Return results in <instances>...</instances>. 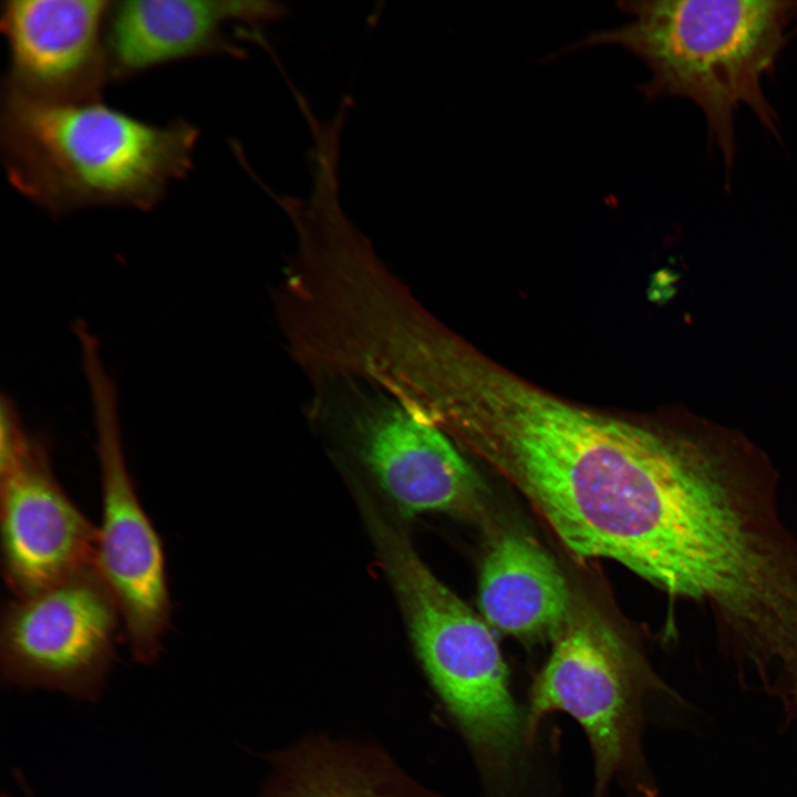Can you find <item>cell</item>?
I'll use <instances>...</instances> for the list:
<instances>
[{"label":"cell","instance_id":"obj_2","mask_svg":"<svg viewBox=\"0 0 797 797\" xmlns=\"http://www.w3.org/2000/svg\"><path fill=\"white\" fill-rule=\"evenodd\" d=\"M198 131L139 121L100 100L50 102L4 89L0 144L8 178L54 215L92 206L149 210L187 175Z\"/></svg>","mask_w":797,"mask_h":797},{"label":"cell","instance_id":"obj_15","mask_svg":"<svg viewBox=\"0 0 797 797\" xmlns=\"http://www.w3.org/2000/svg\"><path fill=\"white\" fill-rule=\"evenodd\" d=\"M2 797H11V796H9V795H3Z\"/></svg>","mask_w":797,"mask_h":797},{"label":"cell","instance_id":"obj_12","mask_svg":"<svg viewBox=\"0 0 797 797\" xmlns=\"http://www.w3.org/2000/svg\"><path fill=\"white\" fill-rule=\"evenodd\" d=\"M486 623L522 639L558 636L571 621V598L556 561L534 540L500 536L487 552L479 579Z\"/></svg>","mask_w":797,"mask_h":797},{"label":"cell","instance_id":"obj_5","mask_svg":"<svg viewBox=\"0 0 797 797\" xmlns=\"http://www.w3.org/2000/svg\"><path fill=\"white\" fill-rule=\"evenodd\" d=\"M79 343L93 403L102 482L95 566L118 605L132 655L149 664L161 654L173 610L164 546L127 467L117 390L101 360L99 341L83 334Z\"/></svg>","mask_w":797,"mask_h":797},{"label":"cell","instance_id":"obj_3","mask_svg":"<svg viewBox=\"0 0 797 797\" xmlns=\"http://www.w3.org/2000/svg\"><path fill=\"white\" fill-rule=\"evenodd\" d=\"M619 8L631 17L628 23L593 32L572 48L619 45L636 55L650 71L640 86L644 95L695 103L728 169L741 105L778 135L763 80L786 45L797 1L644 0Z\"/></svg>","mask_w":797,"mask_h":797},{"label":"cell","instance_id":"obj_13","mask_svg":"<svg viewBox=\"0 0 797 797\" xmlns=\"http://www.w3.org/2000/svg\"><path fill=\"white\" fill-rule=\"evenodd\" d=\"M259 797H433L379 746L311 735L277 751Z\"/></svg>","mask_w":797,"mask_h":797},{"label":"cell","instance_id":"obj_9","mask_svg":"<svg viewBox=\"0 0 797 797\" xmlns=\"http://www.w3.org/2000/svg\"><path fill=\"white\" fill-rule=\"evenodd\" d=\"M111 1L7 0L1 30L9 48L6 87L50 102L100 100L110 79L105 27Z\"/></svg>","mask_w":797,"mask_h":797},{"label":"cell","instance_id":"obj_6","mask_svg":"<svg viewBox=\"0 0 797 797\" xmlns=\"http://www.w3.org/2000/svg\"><path fill=\"white\" fill-rule=\"evenodd\" d=\"M649 683L611 633L593 621H570L535 681L526 714L530 743L541 720L563 712L583 728L594 759V797L615 779L640 797L653 786L641 748Z\"/></svg>","mask_w":797,"mask_h":797},{"label":"cell","instance_id":"obj_7","mask_svg":"<svg viewBox=\"0 0 797 797\" xmlns=\"http://www.w3.org/2000/svg\"><path fill=\"white\" fill-rule=\"evenodd\" d=\"M124 636L118 605L95 563L6 602L0 667L6 683L99 698Z\"/></svg>","mask_w":797,"mask_h":797},{"label":"cell","instance_id":"obj_8","mask_svg":"<svg viewBox=\"0 0 797 797\" xmlns=\"http://www.w3.org/2000/svg\"><path fill=\"white\" fill-rule=\"evenodd\" d=\"M0 423L1 565L21 597L94 565L99 532L58 482L45 438L24 428L10 400Z\"/></svg>","mask_w":797,"mask_h":797},{"label":"cell","instance_id":"obj_4","mask_svg":"<svg viewBox=\"0 0 797 797\" xmlns=\"http://www.w3.org/2000/svg\"><path fill=\"white\" fill-rule=\"evenodd\" d=\"M384 565L407 617L416 654L444 708L488 777L505 782L528 744L498 644L483 621L383 521L375 524Z\"/></svg>","mask_w":797,"mask_h":797},{"label":"cell","instance_id":"obj_10","mask_svg":"<svg viewBox=\"0 0 797 797\" xmlns=\"http://www.w3.org/2000/svg\"><path fill=\"white\" fill-rule=\"evenodd\" d=\"M352 416L368 467L402 513L477 503L479 480L442 428L381 392Z\"/></svg>","mask_w":797,"mask_h":797},{"label":"cell","instance_id":"obj_11","mask_svg":"<svg viewBox=\"0 0 797 797\" xmlns=\"http://www.w3.org/2000/svg\"><path fill=\"white\" fill-rule=\"evenodd\" d=\"M282 12L275 2L138 0L112 2L105 27L111 80H123L174 61L240 54L226 28L260 22Z\"/></svg>","mask_w":797,"mask_h":797},{"label":"cell","instance_id":"obj_1","mask_svg":"<svg viewBox=\"0 0 797 797\" xmlns=\"http://www.w3.org/2000/svg\"><path fill=\"white\" fill-rule=\"evenodd\" d=\"M460 438L522 491L571 552L615 560L667 589L698 426L660 432L608 417L484 363Z\"/></svg>","mask_w":797,"mask_h":797},{"label":"cell","instance_id":"obj_14","mask_svg":"<svg viewBox=\"0 0 797 797\" xmlns=\"http://www.w3.org/2000/svg\"><path fill=\"white\" fill-rule=\"evenodd\" d=\"M333 121H338V122H340L341 120H339V118H335V120H333ZM331 122H332V121H331ZM313 123H314V122L310 123V126H311V124H313ZM319 123H320V122H319ZM340 123H341V122H340Z\"/></svg>","mask_w":797,"mask_h":797}]
</instances>
